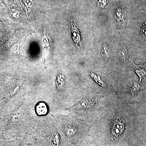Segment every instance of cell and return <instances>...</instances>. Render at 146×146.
<instances>
[{"label":"cell","instance_id":"obj_1","mask_svg":"<svg viewBox=\"0 0 146 146\" xmlns=\"http://www.w3.org/2000/svg\"><path fill=\"white\" fill-rule=\"evenodd\" d=\"M35 90L26 89L0 111V139L24 138L37 122L34 110Z\"/></svg>","mask_w":146,"mask_h":146},{"label":"cell","instance_id":"obj_2","mask_svg":"<svg viewBox=\"0 0 146 146\" xmlns=\"http://www.w3.org/2000/svg\"><path fill=\"white\" fill-rule=\"evenodd\" d=\"M64 138L52 117L37 121L23 139L33 146H65Z\"/></svg>","mask_w":146,"mask_h":146},{"label":"cell","instance_id":"obj_3","mask_svg":"<svg viewBox=\"0 0 146 146\" xmlns=\"http://www.w3.org/2000/svg\"><path fill=\"white\" fill-rule=\"evenodd\" d=\"M33 110L36 121L54 116L59 111L54 101L52 93L48 86L35 90Z\"/></svg>","mask_w":146,"mask_h":146},{"label":"cell","instance_id":"obj_4","mask_svg":"<svg viewBox=\"0 0 146 146\" xmlns=\"http://www.w3.org/2000/svg\"><path fill=\"white\" fill-rule=\"evenodd\" d=\"M96 103V100H91V99L89 98H85L78 102L72 107H71V108L74 112L80 111L82 110L90 108L94 106Z\"/></svg>","mask_w":146,"mask_h":146},{"label":"cell","instance_id":"obj_5","mask_svg":"<svg viewBox=\"0 0 146 146\" xmlns=\"http://www.w3.org/2000/svg\"><path fill=\"white\" fill-rule=\"evenodd\" d=\"M124 124L120 121H115L112 125L111 128V133L115 137L119 136L123 132L125 129Z\"/></svg>","mask_w":146,"mask_h":146},{"label":"cell","instance_id":"obj_6","mask_svg":"<svg viewBox=\"0 0 146 146\" xmlns=\"http://www.w3.org/2000/svg\"><path fill=\"white\" fill-rule=\"evenodd\" d=\"M25 144L23 138L10 140H0V146H24Z\"/></svg>","mask_w":146,"mask_h":146},{"label":"cell","instance_id":"obj_7","mask_svg":"<svg viewBox=\"0 0 146 146\" xmlns=\"http://www.w3.org/2000/svg\"><path fill=\"white\" fill-rule=\"evenodd\" d=\"M132 64L133 66V68L135 69V72L140 78V82H141V79L143 78L146 76V72L143 68H141L140 66L136 65L132 61Z\"/></svg>","mask_w":146,"mask_h":146},{"label":"cell","instance_id":"obj_8","mask_svg":"<svg viewBox=\"0 0 146 146\" xmlns=\"http://www.w3.org/2000/svg\"><path fill=\"white\" fill-rule=\"evenodd\" d=\"M102 56L105 59H107L109 58L110 52L109 49L107 45L104 44L103 46L102 49Z\"/></svg>","mask_w":146,"mask_h":146},{"label":"cell","instance_id":"obj_9","mask_svg":"<svg viewBox=\"0 0 146 146\" xmlns=\"http://www.w3.org/2000/svg\"><path fill=\"white\" fill-rule=\"evenodd\" d=\"M90 75L92 78L97 83L99 84L100 85L102 86V87H105L106 85L104 82L102 81L101 79L99 76H97L95 74H93V73H90Z\"/></svg>","mask_w":146,"mask_h":146},{"label":"cell","instance_id":"obj_10","mask_svg":"<svg viewBox=\"0 0 146 146\" xmlns=\"http://www.w3.org/2000/svg\"><path fill=\"white\" fill-rule=\"evenodd\" d=\"M115 17L118 23H121L123 22V13L121 10H118L117 11L115 14Z\"/></svg>","mask_w":146,"mask_h":146},{"label":"cell","instance_id":"obj_11","mask_svg":"<svg viewBox=\"0 0 146 146\" xmlns=\"http://www.w3.org/2000/svg\"><path fill=\"white\" fill-rule=\"evenodd\" d=\"M76 29V28L75 27H73V36H74L73 38H74V41L76 43L78 44V43L80 42V36L79 35L78 32L77 31Z\"/></svg>","mask_w":146,"mask_h":146},{"label":"cell","instance_id":"obj_12","mask_svg":"<svg viewBox=\"0 0 146 146\" xmlns=\"http://www.w3.org/2000/svg\"><path fill=\"white\" fill-rule=\"evenodd\" d=\"M140 86L139 84L136 83H134L132 85L131 89V92L133 95L136 94L139 90Z\"/></svg>","mask_w":146,"mask_h":146},{"label":"cell","instance_id":"obj_13","mask_svg":"<svg viewBox=\"0 0 146 146\" xmlns=\"http://www.w3.org/2000/svg\"><path fill=\"white\" fill-rule=\"evenodd\" d=\"M141 34H143L144 35H146V22L144 24L143 26V27L142 31H141Z\"/></svg>","mask_w":146,"mask_h":146},{"label":"cell","instance_id":"obj_14","mask_svg":"<svg viewBox=\"0 0 146 146\" xmlns=\"http://www.w3.org/2000/svg\"><path fill=\"white\" fill-rule=\"evenodd\" d=\"M24 146H33L31 145H29V144H27V143H25V145H24Z\"/></svg>","mask_w":146,"mask_h":146},{"label":"cell","instance_id":"obj_15","mask_svg":"<svg viewBox=\"0 0 146 146\" xmlns=\"http://www.w3.org/2000/svg\"><path fill=\"white\" fill-rule=\"evenodd\" d=\"M0 140H1V139H0Z\"/></svg>","mask_w":146,"mask_h":146}]
</instances>
